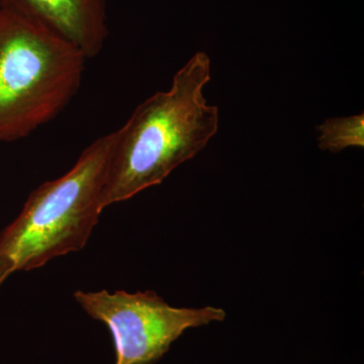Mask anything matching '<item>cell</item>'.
<instances>
[{
    "label": "cell",
    "mask_w": 364,
    "mask_h": 364,
    "mask_svg": "<svg viewBox=\"0 0 364 364\" xmlns=\"http://www.w3.org/2000/svg\"><path fill=\"white\" fill-rule=\"evenodd\" d=\"M318 148L340 153L350 147H364V114L327 119L318 127Z\"/></svg>",
    "instance_id": "obj_6"
},
{
    "label": "cell",
    "mask_w": 364,
    "mask_h": 364,
    "mask_svg": "<svg viewBox=\"0 0 364 364\" xmlns=\"http://www.w3.org/2000/svg\"><path fill=\"white\" fill-rule=\"evenodd\" d=\"M86 61L70 43L0 9V143L54 121L80 90Z\"/></svg>",
    "instance_id": "obj_3"
},
{
    "label": "cell",
    "mask_w": 364,
    "mask_h": 364,
    "mask_svg": "<svg viewBox=\"0 0 364 364\" xmlns=\"http://www.w3.org/2000/svg\"><path fill=\"white\" fill-rule=\"evenodd\" d=\"M74 299L90 317L109 328L114 364H155L186 330L223 322L227 316L215 306H171L153 291H77Z\"/></svg>",
    "instance_id": "obj_4"
},
{
    "label": "cell",
    "mask_w": 364,
    "mask_h": 364,
    "mask_svg": "<svg viewBox=\"0 0 364 364\" xmlns=\"http://www.w3.org/2000/svg\"><path fill=\"white\" fill-rule=\"evenodd\" d=\"M210 80V57L196 53L176 72L168 90L147 98L112 132L105 208L162 183L205 149L219 130V109L208 105L203 95Z\"/></svg>",
    "instance_id": "obj_1"
},
{
    "label": "cell",
    "mask_w": 364,
    "mask_h": 364,
    "mask_svg": "<svg viewBox=\"0 0 364 364\" xmlns=\"http://www.w3.org/2000/svg\"><path fill=\"white\" fill-rule=\"evenodd\" d=\"M112 133L100 136L59 178L31 193L20 215L0 233V287L11 275L82 250L105 210Z\"/></svg>",
    "instance_id": "obj_2"
},
{
    "label": "cell",
    "mask_w": 364,
    "mask_h": 364,
    "mask_svg": "<svg viewBox=\"0 0 364 364\" xmlns=\"http://www.w3.org/2000/svg\"><path fill=\"white\" fill-rule=\"evenodd\" d=\"M0 9L58 36L87 60L109 38L107 0H0Z\"/></svg>",
    "instance_id": "obj_5"
}]
</instances>
